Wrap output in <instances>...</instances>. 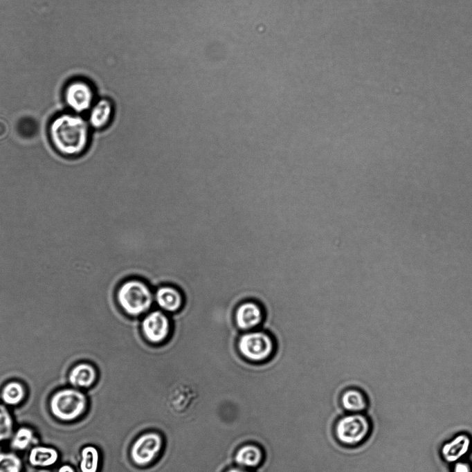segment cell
Returning a JSON list of instances; mask_svg holds the SVG:
<instances>
[{"label":"cell","instance_id":"19","mask_svg":"<svg viewBox=\"0 0 472 472\" xmlns=\"http://www.w3.org/2000/svg\"><path fill=\"white\" fill-rule=\"evenodd\" d=\"M100 463L98 450L93 446H86L80 451L79 468L81 472H98Z\"/></svg>","mask_w":472,"mask_h":472},{"label":"cell","instance_id":"20","mask_svg":"<svg viewBox=\"0 0 472 472\" xmlns=\"http://www.w3.org/2000/svg\"><path fill=\"white\" fill-rule=\"evenodd\" d=\"M14 421L8 408L0 403V442L9 439L13 435Z\"/></svg>","mask_w":472,"mask_h":472},{"label":"cell","instance_id":"14","mask_svg":"<svg viewBox=\"0 0 472 472\" xmlns=\"http://www.w3.org/2000/svg\"><path fill=\"white\" fill-rule=\"evenodd\" d=\"M97 379V371L91 363L81 362L73 365L68 374L70 385L77 389L88 388Z\"/></svg>","mask_w":472,"mask_h":472},{"label":"cell","instance_id":"21","mask_svg":"<svg viewBox=\"0 0 472 472\" xmlns=\"http://www.w3.org/2000/svg\"><path fill=\"white\" fill-rule=\"evenodd\" d=\"M21 458L12 452L0 451V472H22Z\"/></svg>","mask_w":472,"mask_h":472},{"label":"cell","instance_id":"13","mask_svg":"<svg viewBox=\"0 0 472 472\" xmlns=\"http://www.w3.org/2000/svg\"><path fill=\"white\" fill-rule=\"evenodd\" d=\"M265 457L264 448L260 443L248 442L236 451L234 460L239 467L255 470L262 465Z\"/></svg>","mask_w":472,"mask_h":472},{"label":"cell","instance_id":"6","mask_svg":"<svg viewBox=\"0 0 472 472\" xmlns=\"http://www.w3.org/2000/svg\"><path fill=\"white\" fill-rule=\"evenodd\" d=\"M63 98L70 111L81 115L88 112L98 98L93 84L87 79L78 78L65 85Z\"/></svg>","mask_w":472,"mask_h":472},{"label":"cell","instance_id":"24","mask_svg":"<svg viewBox=\"0 0 472 472\" xmlns=\"http://www.w3.org/2000/svg\"><path fill=\"white\" fill-rule=\"evenodd\" d=\"M226 472H256L253 470L246 469L241 467H233L227 470Z\"/></svg>","mask_w":472,"mask_h":472},{"label":"cell","instance_id":"3","mask_svg":"<svg viewBox=\"0 0 472 472\" xmlns=\"http://www.w3.org/2000/svg\"><path fill=\"white\" fill-rule=\"evenodd\" d=\"M237 347L239 354L246 361L263 363L273 357L277 343L275 338L269 332L251 330L239 337Z\"/></svg>","mask_w":472,"mask_h":472},{"label":"cell","instance_id":"12","mask_svg":"<svg viewBox=\"0 0 472 472\" xmlns=\"http://www.w3.org/2000/svg\"><path fill=\"white\" fill-rule=\"evenodd\" d=\"M364 387L350 386L340 395V404L346 413H364L370 408L369 396Z\"/></svg>","mask_w":472,"mask_h":472},{"label":"cell","instance_id":"4","mask_svg":"<svg viewBox=\"0 0 472 472\" xmlns=\"http://www.w3.org/2000/svg\"><path fill=\"white\" fill-rule=\"evenodd\" d=\"M87 396L80 389L66 388L54 392L48 407L51 415L59 421L70 422L80 417L87 410Z\"/></svg>","mask_w":472,"mask_h":472},{"label":"cell","instance_id":"1","mask_svg":"<svg viewBox=\"0 0 472 472\" xmlns=\"http://www.w3.org/2000/svg\"><path fill=\"white\" fill-rule=\"evenodd\" d=\"M91 130L86 118L67 111L51 118L47 134L55 151L62 156L71 158L87 152L91 141Z\"/></svg>","mask_w":472,"mask_h":472},{"label":"cell","instance_id":"15","mask_svg":"<svg viewBox=\"0 0 472 472\" xmlns=\"http://www.w3.org/2000/svg\"><path fill=\"white\" fill-rule=\"evenodd\" d=\"M155 300L158 305L164 311L175 312L183 305V296L176 288L164 286L158 288L155 294Z\"/></svg>","mask_w":472,"mask_h":472},{"label":"cell","instance_id":"25","mask_svg":"<svg viewBox=\"0 0 472 472\" xmlns=\"http://www.w3.org/2000/svg\"><path fill=\"white\" fill-rule=\"evenodd\" d=\"M37 472H51L50 470L47 469H41Z\"/></svg>","mask_w":472,"mask_h":472},{"label":"cell","instance_id":"17","mask_svg":"<svg viewBox=\"0 0 472 472\" xmlns=\"http://www.w3.org/2000/svg\"><path fill=\"white\" fill-rule=\"evenodd\" d=\"M26 390L23 383L17 381L6 383L2 388L0 397L3 403L8 406H17L24 399Z\"/></svg>","mask_w":472,"mask_h":472},{"label":"cell","instance_id":"8","mask_svg":"<svg viewBox=\"0 0 472 472\" xmlns=\"http://www.w3.org/2000/svg\"><path fill=\"white\" fill-rule=\"evenodd\" d=\"M265 316L266 311L263 305L255 300H247L237 307L234 320L239 329L251 331L262 324Z\"/></svg>","mask_w":472,"mask_h":472},{"label":"cell","instance_id":"9","mask_svg":"<svg viewBox=\"0 0 472 472\" xmlns=\"http://www.w3.org/2000/svg\"><path fill=\"white\" fill-rule=\"evenodd\" d=\"M141 329L147 341L152 344H160L165 341L170 334V322L163 312L153 311L143 318Z\"/></svg>","mask_w":472,"mask_h":472},{"label":"cell","instance_id":"7","mask_svg":"<svg viewBox=\"0 0 472 472\" xmlns=\"http://www.w3.org/2000/svg\"><path fill=\"white\" fill-rule=\"evenodd\" d=\"M162 445V438L156 433H147L140 435L131 448L130 456L133 462L139 466L148 465L160 453Z\"/></svg>","mask_w":472,"mask_h":472},{"label":"cell","instance_id":"10","mask_svg":"<svg viewBox=\"0 0 472 472\" xmlns=\"http://www.w3.org/2000/svg\"><path fill=\"white\" fill-rule=\"evenodd\" d=\"M87 120L91 129L101 131L107 128L115 116V105L107 97L97 98L87 113Z\"/></svg>","mask_w":472,"mask_h":472},{"label":"cell","instance_id":"18","mask_svg":"<svg viewBox=\"0 0 472 472\" xmlns=\"http://www.w3.org/2000/svg\"><path fill=\"white\" fill-rule=\"evenodd\" d=\"M37 439L34 431L30 427L22 426L13 433L10 446L16 451H25L36 444Z\"/></svg>","mask_w":472,"mask_h":472},{"label":"cell","instance_id":"2","mask_svg":"<svg viewBox=\"0 0 472 472\" xmlns=\"http://www.w3.org/2000/svg\"><path fill=\"white\" fill-rule=\"evenodd\" d=\"M372 417L364 413H345L336 421L334 434L343 446L355 447L364 444L373 432Z\"/></svg>","mask_w":472,"mask_h":472},{"label":"cell","instance_id":"5","mask_svg":"<svg viewBox=\"0 0 472 472\" xmlns=\"http://www.w3.org/2000/svg\"><path fill=\"white\" fill-rule=\"evenodd\" d=\"M121 309L131 316H138L147 311L153 302V295L143 282L132 279L123 282L116 293Z\"/></svg>","mask_w":472,"mask_h":472},{"label":"cell","instance_id":"16","mask_svg":"<svg viewBox=\"0 0 472 472\" xmlns=\"http://www.w3.org/2000/svg\"><path fill=\"white\" fill-rule=\"evenodd\" d=\"M59 459L56 448L46 446H33L29 451L28 460L34 467L46 469L55 464Z\"/></svg>","mask_w":472,"mask_h":472},{"label":"cell","instance_id":"22","mask_svg":"<svg viewBox=\"0 0 472 472\" xmlns=\"http://www.w3.org/2000/svg\"><path fill=\"white\" fill-rule=\"evenodd\" d=\"M451 472H472V462L463 459L451 464Z\"/></svg>","mask_w":472,"mask_h":472},{"label":"cell","instance_id":"23","mask_svg":"<svg viewBox=\"0 0 472 472\" xmlns=\"http://www.w3.org/2000/svg\"><path fill=\"white\" fill-rule=\"evenodd\" d=\"M57 472H75V471L72 466L63 464L58 469Z\"/></svg>","mask_w":472,"mask_h":472},{"label":"cell","instance_id":"11","mask_svg":"<svg viewBox=\"0 0 472 472\" xmlns=\"http://www.w3.org/2000/svg\"><path fill=\"white\" fill-rule=\"evenodd\" d=\"M472 450V438L465 433L456 435L449 441L444 443L440 448V456L449 464L466 459Z\"/></svg>","mask_w":472,"mask_h":472}]
</instances>
